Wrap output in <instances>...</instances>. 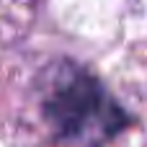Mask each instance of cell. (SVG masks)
Returning <instances> with one entry per match:
<instances>
[{"mask_svg": "<svg viewBox=\"0 0 147 147\" xmlns=\"http://www.w3.org/2000/svg\"><path fill=\"white\" fill-rule=\"evenodd\" d=\"M41 116L59 142L80 147H103L132 121L103 83L72 62H59L49 72Z\"/></svg>", "mask_w": 147, "mask_h": 147, "instance_id": "6da1fadb", "label": "cell"}]
</instances>
